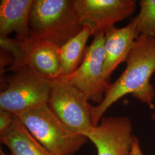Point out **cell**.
Segmentation results:
<instances>
[{
  "mask_svg": "<svg viewBox=\"0 0 155 155\" xmlns=\"http://www.w3.org/2000/svg\"><path fill=\"white\" fill-rule=\"evenodd\" d=\"M139 36L134 22L132 20L125 27L113 26L105 33V61L103 72L110 82L111 75L118 66L126 62L136 40Z\"/></svg>",
  "mask_w": 155,
  "mask_h": 155,
  "instance_id": "cell-10",
  "label": "cell"
},
{
  "mask_svg": "<svg viewBox=\"0 0 155 155\" xmlns=\"http://www.w3.org/2000/svg\"><path fill=\"white\" fill-rule=\"evenodd\" d=\"M29 25L31 38L50 41L59 47L83 28L74 0H34Z\"/></svg>",
  "mask_w": 155,
  "mask_h": 155,
  "instance_id": "cell-2",
  "label": "cell"
},
{
  "mask_svg": "<svg viewBox=\"0 0 155 155\" xmlns=\"http://www.w3.org/2000/svg\"><path fill=\"white\" fill-rule=\"evenodd\" d=\"M81 24L91 35L106 32L117 22L132 16L136 9L135 0H74Z\"/></svg>",
  "mask_w": 155,
  "mask_h": 155,
  "instance_id": "cell-8",
  "label": "cell"
},
{
  "mask_svg": "<svg viewBox=\"0 0 155 155\" xmlns=\"http://www.w3.org/2000/svg\"><path fill=\"white\" fill-rule=\"evenodd\" d=\"M124 72L110 84L102 101L91 106L94 127L99 124L106 111L123 97L131 95L150 109L155 107V90L150 78L155 72V38L139 36L126 61Z\"/></svg>",
  "mask_w": 155,
  "mask_h": 155,
  "instance_id": "cell-1",
  "label": "cell"
},
{
  "mask_svg": "<svg viewBox=\"0 0 155 155\" xmlns=\"http://www.w3.org/2000/svg\"><path fill=\"white\" fill-rule=\"evenodd\" d=\"M151 118L152 120L155 121V111L152 114V116H151Z\"/></svg>",
  "mask_w": 155,
  "mask_h": 155,
  "instance_id": "cell-17",
  "label": "cell"
},
{
  "mask_svg": "<svg viewBox=\"0 0 155 155\" xmlns=\"http://www.w3.org/2000/svg\"><path fill=\"white\" fill-rule=\"evenodd\" d=\"M89 102L83 92L61 77L54 81L47 105L62 122L84 135L94 127Z\"/></svg>",
  "mask_w": 155,
  "mask_h": 155,
  "instance_id": "cell-6",
  "label": "cell"
},
{
  "mask_svg": "<svg viewBox=\"0 0 155 155\" xmlns=\"http://www.w3.org/2000/svg\"><path fill=\"white\" fill-rule=\"evenodd\" d=\"M131 155H143L140 144L139 143V139L136 137H134L133 140V146Z\"/></svg>",
  "mask_w": 155,
  "mask_h": 155,
  "instance_id": "cell-16",
  "label": "cell"
},
{
  "mask_svg": "<svg viewBox=\"0 0 155 155\" xmlns=\"http://www.w3.org/2000/svg\"><path fill=\"white\" fill-rule=\"evenodd\" d=\"M138 15L132 18L139 36L155 38V0H141Z\"/></svg>",
  "mask_w": 155,
  "mask_h": 155,
  "instance_id": "cell-14",
  "label": "cell"
},
{
  "mask_svg": "<svg viewBox=\"0 0 155 155\" xmlns=\"http://www.w3.org/2000/svg\"><path fill=\"white\" fill-rule=\"evenodd\" d=\"M11 71L6 79V87L0 93V110L17 116L47 104L54 81L27 66Z\"/></svg>",
  "mask_w": 155,
  "mask_h": 155,
  "instance_id": "cell-4",
  "label": "cell"
},
{
  "mask_svg": "<svg viewBox=\"0 0 155 155\" xmlns=\"http://www.w3.org/2000/svg\"><path fill=\"white\" fill-rule=\"evenodd\" d=\"M2 144L11 151V155H56L35 139L16 116L9 130L0 136Z\"/></svg>",
  "mask_w": 155,
  "mask_h": 155,
  "instance_id": "cell-12",
  "label": "cell"
},
{
  "mask_svg": "<svg viewBox=\"0 0 155 155\" xmlns=\"http://www.w3.org/2000/svg\"><path fill=\"white\" fill-rule=\"evenodd\" d=\"M84 136L95 145L97 155H131L135 137L132 122L125 116H104Z\"/></svg>",
  "mask_w": 155,
  "mask_h": 155,
  "instance_id": "cell-9",
  "label": "cell"
},
{
  "mask_svg": "<svg viewBox=\"0 0 155 155\" xmlns=\"http://www.w3.org/2000/svg\"><path fill=\"white\" fill-rule=\"evenodd\" d=\"M1 47L10 51L14 61L9 70L27 66L42 77L55 81L62 77L60 47L46 40L32 38L24 40L0 37Z\"/></svg>",
  "mask_w": 155,
  "mask_h": 155,
  "instance_id": "cell-5",
  "label": "cell"
},
{
  "mask_svg": "<svg viewBox=\"0 0 155 155\" xmlns=\"http://www.w3.org/2000/svg\"><path fill=\"white\" fill-rule=\"evenodd\" d=\"M105 33L94 36L86 48L83 61L71 74L63 77L69 83L81 90L89 101L100 104L110 83L104 77Z\"/></svg>",
  "mask_w": 155,
  "mask_h": 155,
  "instance_id": "cell-7",
  "label": "cell"
},
{
  "mask_svg": "<svg viewBox=\"0 0 155 155\" xmlns=\"http://www.w3.org/2000/svg\"><path fill=\"white\" fill-rule=\"evenodd\" d=\"M34 0H1L0 1V37L8 38L12 32L16 39L31 38L29 19Z\"/></svg>",
  "mask_w": 155,
  "mask_h": 155,
  "instance_id": "cell-11",
  "label": "cell"
},
{
  "mask_svg": "<svg viewBox=\"0 0 155 155\" xmlns=\"http://www.w3.org/2000/svg\"><path fill=\"white\" fill-rule=\"evenodd\" d=\"M91 33L89 28L82 30L60 47L59 55L62 77L74 72L82 62L85 55L86 45Z\"/></svg>",
  "mask_w": 155,
  "mask_h": 155,
  "instance_id": "cell-13",
  "label": "cell"
},
{
  "mask_svg": "<svg viewBox=\"0 0 155 155\" xmlns=\"http://www.w3.org/2000/svg\"><path fill=\"white\" fill-rule=\"evenodd\" d=\"M16 116L33 137L55 155H74L88 140L62 122L47 104Z\"/></svg>",
  "mask_w": 155,
  "mask_h": 155,
  "instance_id": "cell-3",
  "label": "cell"
},
{
  "mask_svg": "<svg viewBox=\"0 0 155 155\" xmlns=\"http://www.w3.org/2000/svg\"><path fill=\"white\" fill-rule=\"evenodd\" d=\"M0 155H8L6 154L2 150V149L0 150Z\"/></svg>",
  "mask_w": 155,
  "mask_h": 155,
  "instance_id": "cell-18",
  "label": "cell"
},
{
  "mask_svg": "<svg viewBox=\"0 0 155 155\" xmlns=\"http://www.w3.org/2000/svg\"><path fill=\"white\" fill-rule=\"evenodd\" d=\"M16 115L6 111L0 110V136L7 132L11 127Z\"/></svg>",
  "mask_w": 155,
  "mask_h": 155,
  "instance_id": "cell-15",
  "label": "cell"
}]
</instances>
